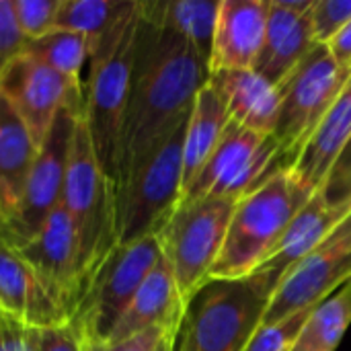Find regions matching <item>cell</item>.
<instances>
[{
    "label": "cell",
    "mask_w": 351,
    "mask_h": 351,
    "mask_svg": "<svg viewBox=\"0 0 351 351\" xmlns=\"http://www.w3.org/2000/svg\"><path fill=\"white\" fill-rule=\"evenodd\" d=\"M350 280L351 241L323 243L282 280L269 298L261 325H274L298 311L315 308Z\"/></svg>",
    "instance_id": "obj_14"
},
{
    "label": "cell",
    "mask_w": 351,
    "mask_h": 351,
    "mask_svg": "<svg viewBox=\"0 0 351 351\" xmlns=\"http://www.w3.org/2000/svg\"><path fill=\"white\" fill-rule=\"evenodd\" d=\"M350 212L351 206H329L323 189H319L296 214L274 255L253 274V278H257L274 294L282 280L308 255H313Z\"/></svg>",
    "instance_id": "obj_15"
},
{
    "label": "cell",
    "mask_w": 351,
    "mask_h": 351,
    "mask_svg": "<svg viewBox=\"0 0 351 351\" xmlns=\"http://www.w3.org/2000/svg\"><path fill=\"white\" fill-rule=\"evenodd\" d=\"M317 45L311 14H296L269 0V19L255 72L280 88Z\"/></svg>",
    "instance_id": "obj_18"
},
{
    "label": "cell",
    "mask_w": 351,
    "mask_h": 351,
    "mask_svg": "<svg viewBox=\"0 0 351 351\" xmlns=\"http://www.w3.org/2000/svg\"><path fill=\"white\" fill-rule=\"evenodd\" d=\"M210 82L222 95L232 121L257 134L274 136L282 107L280 88L269 84L255 70L214 72L210 74Z\"/></svg>",
    "instance_id": "obj_20"
},
{
    "label": "cell",
    "mask_w": 351,
    "mask_h": 351,
    "mask_svg": "<svg viewBox=\"0 0 351 351\" xmlns=\"http://www.w3.org/2000/svg\"><path fill=\"white\" fill-rule=\"evenodd\" d=\"M12 247L72 321L84 296V286L78 267L74 228L64 204L45 218L41 228L29 241Z\"/></svg>",
    "instance_id": "obj_13"
},
{
    "label": "cell",
    "mask_w": 351,
    "mask_h": 351,
    "mask_svg": "<svg viewBox=\"0 0 351 351\" xmlns=\"http://www.w3.org/2000/svg\"><path fill=\"white\" fill-rule=\"evenodd\" d=\"M27 39L23 37L10 0H0V74L6 70V66L19 58L25 49Z\"/></svg>",
    "instance_id": "obj_31"
},
{
    "label": "cell",
    "mask_w": 351,
    "mask_h": 351,
    "mask_svg": "<svg viewBox=\"0 0 351 351\" xmlns=\"http://www.w3.org/2000/svg\"><path fill=\"white\" fill-rule=\"evenodd\" d=\"M230 121L228 109L224 105L222 95L218 88L208 82L199 88L189 119L185 128V142H183V193L191 187L193 179L199 175L212 152L216 150L226 125Z\"/></svg>",
    "instance_id": "obj_23"
},
{
    "label": "cell",
    "mask_w": 351,
    "mask_h": 351,
    "mask_svg": "<svg viewBox=\"0 0 351 351\" xmlns=\"http://www.w3.org/2000/svg\"><path fill=\"white\" fill-rule=\"evenodd\" d=\"M269 0H220L210 74L222 70H253L263 47Z\"/></svg>",
    "instance_id": "obj_16"
},
{
    "label": "cell",
    "mask_w": 351,
    "mask_h": 351,
    "mask_svg": "<svg viewBox=\"0 0 351 351\" xmlns=\"http://www.w3.org/2000/svg\"><path fill=\"white\" fill-rule=\"evenodd\" d=\"M208 78V60L191 43L140 16L115 185L187 121Z\"/></svg>",
    "instance_id": "obj_1"
},
{
    "label": "cell",
    "mask_w": 351,
    "mask_h": 351,
    "mask_svg": "<svg viewBox=\"0 0 351 351\" xmlns=\"http://www.w3.org/2000/svg\"><path fill=\"white\" fill-rule=\"evenodd\" d=\"M313 308L298 311L290 315L284 321H278L274 325H261L251 341L247 343L245 351H294L296 339L308 319Z\"/></svg>",
    "instance_id": "obj_28"
},
{
    "label": "cell",
    "mask_w": 351,
    "mask_h": 351,
    "mask_svg": "<svg viewBox=\"0 0 351 351\" xmlns=\"http://www.w3.org/2000/svg\"><path fill=\"white\" fill-rule=\"evenodd\" d=\"M162 259L158 234L117 245L90 280L70 325L84 341H109L148 274Z\"/></svg>",
    "instance_id": "obj_8"
},
{
    "label": "cell",
    "mask_w": 351,
    "mask_h": 351,
    "mask_svg": "<svg viewBox=\"0 0 351 351\" xmlns=\"http://www.w3.org/2000/svg\"><path fill=\"white\" fill-rule=\"evenodd\" d=\"M218 8V0H148L140 2V16L183 37L210 64Z\"/></svg>",
    "instance_id": "obj_24"
},
{
    "label": "cell",
    "mask_w": 351,
    "mask_h": 351,
    "mask_svg": "<svg viewBox=\"0 0 351 351\" xmlns=\"http://www.w3.org/2000/svg\"><path fill=\"white\" fill-rule=\"evenodd\" d=\"M234 206L230 199L212 195L181 199L158 232L162 257L173 269L185 306L210 282V271L224 245Z\"/></svg>",
    "instance_id": "obj_7"
},
{
    "label": "cell",
    "mask_w": 351,
    "mask_h": 351,
    "mask_svg": "<svg viewBox=\"0 0 351 351\" xmlns=\"http://www.w3.org/2000/svg\"><path fill=\"white\" fill-rule=\"evenodd\" d=\"M140 2L130 0L125 10L103 33L88 56L84 82V119L95 154L115 185L119 169L121 130L130 95Z\"/></svg>",
    "instance_id": "obj_3"
},
{
    "label": "cell",
    "mask_w": 351,
    "mask_h": 351,
    "mask_svg": "<svg viewBox=\"0 0 351 351\" xmlns=\"http://www.w3.org/2000/svg\"><path fill=\"white\" fill-rule=\"evenodd\" d=\"M271 292L253 276L210 280L187 302L173 351H245Z\"/></svg>",
    "instance_id": "obj_5"
},
{
    "label": "cell",
    "mask_w": 351,
    "mask_h": 351,
    "mask_svg": "<svg viewBox=\"0 0 351 351\" xmlns=\"http://www.w3.org/2000/svg\"><path fill=\"white\" fill-rule=\"evenodd\" d=\"M39 329H31L0 311V351H35Z\"/></svg>",
    "instance_id": "obj_32"
},
{
    "label": "cell",
    "mask_w": 351,
    "mask_h": 351,
    "mask_svg": "<svg viewBox=\"0 0 351 351\" xmlns=\"http://www.w3.org/2000/svg\"><path fill=\"white\" fill-rule=\"evenodd\" d=\"M16 25L27 41L49 33L56 25L60 0H10Z\"/></svg>",
    "instance_id": "obj_29"
},
{
    "label": "cell",
    "mask_w": 351,
    "mask_h": 351,
    "mask_svg": "<svg viewBox=\"0 0 351 351\" xmlns=\"http://www.w3.org/2000/svg\"><path fill=\"white\" fill-rule=\"evenodd\" d=\"M315 193L292 169H276L265 183L237 202L210 280L253 276L274 255L288 226Z\"/></svg>",
    "instance_id": "obj_2"
},
{
    "label": "cell",
    "mask_w": 351,
    "mask_h": 351,
    "mask_svg": "<svg viewBox=\"0 0 351 351\" xmlns=\"http://www.w3.org/2000/svg\"><path fill=\"white\" fill-rule=\"evenodd\" d=\"M350 325L351 280L311 311L294 351H337Z\"/></svg>",
    "instance_id": "obj_25"
},
{
    "label": "cell",
    "mask_w": 351,
    "mask_h": 351,
    "mask_svg": "<svg viewBox=\"0 0 351 351\" xmlns=\"http://www.w3.org/2000/svg\"><path fill=\"white\" fill-rule=\"evenodd\" d=\"M37 150L25 123L0 95V230L19 216Z\"/></svg>",
    "instance_id": "obj_21"
},
{
    "label": "cell",
    "mask_w": 351,
    "mask_h": 351,
    "mask_svg": "<svg viewBox=\"0 0 351 351\" xmlns=\"http://www.w3.org/2000/svg\"><path fill=\"white\" fill-rule=\"evenodd\" d=\"M183 313L185 304L179 296L173 269L162 257L136 292L109 341H125L154 327H179Z\"/></svg>",
    "instance_id": "obj_19"
},
{
    "label": "cell",
    "mask_w": 351,
    "mask_h": 351,
    "mask_svg": "<svg viewBox=\"0 0 351 351\" xmlns=\"http://www.w3.org/2000/svg\"><path fill=\"white\" fill-rule=\"evenodd\" d=\"M177 331L179 329H173V331H169L165 337H162V341L158 343V348L154 351H173L175 350V337H177Z\"/></svg>",
    "instance_id": "obj_38"
},
{
    "label": "cell",
    "mask_w": 351,
    "mask_h": 351,
    "mask_svg": "<svg viewBox=\"0 0 351 351\" xmlns=\"http://www.w3.org/2000/svg\"><path fill=\"white\" fill-rule=\"evenodd\" d=\"M280 167V146L274 136L257 134L230 119L216 150L181 199L212 195L237 204Z\"/></svg>",
    "instance_id": "obj_10"
},
{
    "label": "cell",
    "mask_w": 351,
    "mask_h": 351,
    "mask_svg": "<svg viewBox=\"0 0 351 351\" xmlns=\"http://www.w3.org/2000/svg\"><path fill=\"white\" fill-rule=\"evenodd\" d=\"M0 95L21 117L37 148L62 109L84 111V84L68 80L27 53L14 58L0 74Z\"/></svg>",
    "instance_id": "obj_11"
},
{
    "label": "cell",
    "mask_w": 351,
    "mask_h": 351,
    "mask_svg": "<svg viewBox=\"0 0 351 351\" xmlns=\"http://www.w3.org/2000/svg\"><path fill=\"white\" fill-rule=\"evenodd\" d=\"M35 351H84V339L74 325H62L39 331Z\"/></svg>",
    "instance_id": "obj_34"
},
{
    "label": "cell",
    "mask_w": 351,
    "mask_h": 351,
    "mask_svg": "<svg viewBox=\"0 0 351 351\" xmlns=\"http://www.w3.org/2000/svg\"><path fill=\"white\" fill-rule=\"evenodd\" d=\"M0 311L31 329H53L70 323L68 313L49 294L14 247L0 237Z\"/></svg>",
    "instance_id": "obj_17"
},
{
    "label": "cell",
    "mask_w": 351,
    "mask_h": 351,
    "mask_svg": "<svg viewBox=\"0 0 351 351\" xmlns=\"http://www.w3.org/2000/svg\"><path fill=\"white\" fill-rule=\"evenodd\" d=\"M23 53L39 60L68 80L84 84L80 80V72L90 56V43L84 35L64 29H51L49 33L27 41Z\"/></svg>",
    "instance_id": "obj_26"
},
{
    "label": "cell",
    "mask_w": 351,
    "mask_h": 351,
    "mask_svg": "<svg viewBox=\"0 0 351 351\" xmlns=\"http://www.w3.org/2000/svg\"><path fill=\"white\" fill-rule=\"evenodd\" d=\"M323 193H325L327 204L333 206V208L351 206V169L343 177H339L335 181H329L323 187Z\"/></svg>",
    "instance_id": "obj_36"
},
{
    "label": "cell",
    "mask_w": 351,
    "mask_h": 351,
    "mask_svg": "<svg viewBox=\"0 0 351 351\" xmlns=\"http://www.w3.org/2000/svg\"><path fill=\"white\" fill-rule=\"evenodd\" d=\"M331 58L346 70H351V21L325 45Z\"/></svg>",
    "instance_id": "obj_35"
},
{
    "label": "cell",
    "mask_w": 351,
    "mask_h": 351,
    "mask_svg": "<svg viewBox=\"0 0 351 351\" xmlns=\"http://www.w3.org/2000/svg\"><path fill=\"white\" fill-rule=\"evenodd\" d=\"M62 204L72 220L84 292L97 269L117 247L115 185L103 171L84 113L76 119Z\"/></svg>",
    "instance_id": "obj_4"
},
{
    "label": "cell",
    "mask_w": 351,
    "mask_h": 351,
    "mask_svg": "<svg viewBox=\"0 0 351 351\" xmlns=\"http://www.w3.org/2000/svg\"><path fill=\"white\" fill-rule=\"evenodd\" d=\"M189 119V117H187ZM183 121L115 185L117 245L158 234L183 193Z\"/></svg>",
    "instance_id": "obj_6"
},
{
    "label": "cell",
    "mask_w": 351,
    "mask_h": 351,
    "mask_svg": "<svg viewBox=\"0 0 351 351\" xmlns=\"http://www.w3.org/2000/svg\"><path fill=\"white\" fill-rule=\"evenodd\" d=\"M179 327H154L125 341H84V351H154L162 337Z\"/></svg>",
    "instance_id": "obj_33"
},
{
    "label": "cell",
    "mask_w": 351,
    "mask_h": 351,
    "mask_svg": "<svg viewBox=\"0 0 351 351\" xmlns=\"http://www.w3.org/2000/svg\"><path fill=\"white\" fill-rule=\"evenodd\" d=\"M351 21V0H317L311 10L315 41L327 45Z\"/></svg>",
    "instance_id": "obj_30"
},
{
    "label": "cell",
    "mask_w": 351,
    "mask_h": 351,
    "mask_svg": "<svg viewBox=\"0 0 351 351\" xmlns=\"http://www.w3.org/2000/svg\"><path fill=\"white\" fill-rule=\"evenodd\" d=\"M351 138V76L304 150L290 167L294 175L313 191L325 187L339 154Z\"/></svg>",
    "instance_id": "obj_22"
},
{
    "label": "cell",
    "mask_w": 351,
    "mask_h": 351,
    "mask_svg": "<svg viewBox=\"0 0 351 351\" xmlns=\"http://www.w3.org/2000/svg\"><path fill=\"white\" fill-rule=\"evenodd\" d=\"M351 70L341 68L329 49L317 43L292 76L280 86L282 107L274 138L280 146L282 167H292L306 142L343 90Z\"/></svg>",
    "instance_id": "obj_9"
},
{
    "label": "cell",
    "mask_w": 351,
    "mask_h": 351,
    "mask_svg": "<svg viewBox=\"0 0 351 351\" xmlns=\"http://www.w3.org/2000/svg\"><path fill=\"white\" fill-rule=\"evenodd\" d=\"M333 243V241H351V212L341 220V224L331 232V237L325 243Z\"/></svg>",
    "instance_id": "obj_37"
},
{
    "label": "cell",
    "mask_w": 351,
    "mask_h": 351,
    "mask_svg": "<svg viewBox=\"0 0 351 351\" xmlns=\"http://www.w3.org/2000/svg\"><path fill=\"white\" fill-rule=\"evenodd\" d=\"M128 4L130 0H60L53 29L84 35L93 49Z\"/></svg>",
    "instance_id": "obj_27"
},
{
    "label": "cell",
    "mask_w": 351,
    "mask_h": 351,
    "mask_svg": "<svg viewBox=\"0 0 351 351\" xmlns=\"http://www.w3.org/2000/svg\"><path fill=\"white\" fill-rule=\"evenodd\" d=\"M84 111L62 109L56 115L47 138L37 150L35 162L31 167L19 216L6 230H0V237L10 245L29 241L41 228L45 218L62 204L72 132L76 119Z\"/></svg>",
    "instance_id": "obj_12"
}]
</instances>
